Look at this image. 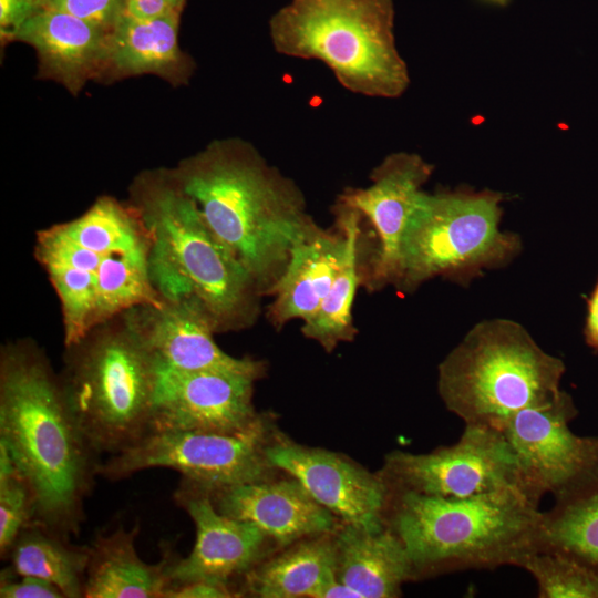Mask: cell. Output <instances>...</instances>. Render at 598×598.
Returning <instances> with one entry per match:
<instances>
[{
	"mask_svg": "<svg viewBox=\"0 0 598 598\" xmlns=\"http://www.w3.org/2000/svg\"><path fill=\"white\" fill-rule=\"evenodd\" d=\"M0 442L33 493L35 519L78 536L99 455L68 403L60 374L30 339L1 346Z\"/></svg>",
	"mask_w": 598,
	"mask_h": 598,
	"instance_id": "6da1fadb",
	"label": "cell"
},
{
	"mask_svg": "<svg viewBox=\"0 0 598 598\" xmlns=\"http://www.w3.org/2000/svg\"><path fill=\"white\" fill-rule=\"evenodd\" d=\"M169 172L209 229L268 296L295 241L315 221L297 183L240 137L214 140Z\"/></svg>",
	"mask_w": 598,
	"mask_h": 598,
	"instance_id": "7a4b0ae2",
	"label": "cell"
},
{
	"mask_svg": "<svg viewBox=\"0 0 598 598\" xmlns=\"http://www.w3.org/2000/svg\"><path fill=\"white\" fill-rule=\"evenodd\" d=\"M151 246L136 207L110 195L37 233L33 252L60 301L64 347L135 307L163 303L151 280Z\"/></svg>",
	"mask_w": 598,
	"mask_h": 598,
	"instance_id": "3957f363",
	"label": "cell"
},
{
	"mask_svg": "<svg viewBox=\"0 0 598 598\" xmlns=\"http://www.w3.org/2000/svg\"><path fill=\"white\" fill-rule=\"evenodd\" d=\"M128 200L150 229V275L163 301L199 306L216 333L256 323L262 293L177 186L169 167L138 173Z\"/></svg>",
	"mask_w": 598,
	"mask_h": 598,
	"instance_id": "277c9868",
	"label": "cell"
},
{
	"mask_svg": "<svg viewBox=\"0 0 598 598\" xmlns=\"http://www.w3.org/2000/svg\"><path fill=\"white\" fill-rule=\"evenodd\" d=\"M542 517L539 506L516 488L466 498L390 491L385 526L404 545L415 579L517 567L538 549Z\"/></svg>",
	"mask_w": 598,
	"mask_h": 598,
	"instance_id": "5b68a950",
	"label": "cell"
},
{
	"mask_svg": "<svg viewBox=\"0 0 598 598\" xmlns=\"http://www.w3.org/2000/svg\"><path fill=\"white\" fill-rule=\"evenodd\" d=\"M269 35L279 54L321 61L351 93L396 99L410 85L392 0H291L271 17Z\"/></svg>",
	"mask_w": 598,
	"mask_h": 598,
	"instance_id": "8992f818",
	"label": "cell"
},
{
	"mask_svg": "<svg viewBox=\"0 0 598 598\" xmlns=\"http://www.w3.org/2000/svg\"><path fill=\"white\" fill-rule=\"evenodd\" d=\"M60 380L97 455L116 454L150 432L157 359L125 312L65 347Z\"/></svg>",
	"mask_w": 598,
	"mask_h": 598,
	"instance_id": "52a82bcc",
	"label": "cell"
},
{
	"mask_svg": "<svg viewBox=\"0 0 598 598\" xmlns=\"http://www.w3.org/2000/svg\"><path fill=\"white\" fill-rule=\"evenodd\" d=\"M565 371L563 360L544 351L522 324L488 319L439 364L437 391L464 424L502 431L517 412L553 400Z\"/></svg>",
	"mask_w": 598,
	"mask_h": 598,
	"instance_id": "ba28073f",
	"label": "cell"
},
{
	"mask_svg": "<svg viewBox=\"0 0 598 598\" xmlns=\"http://www.w3.org/2000/svg\"><path fill=\"white\" fill-rule=\"evenodd\" d=\"M503 198L491 189L423 192L401 240L398 291L413 292L436 277L467 283L509 264L522 239L499 228Z\"/></svg>",
	"mask_w": 598,
	"mask_h": 598,
	"instance_id": "9c48e42d",
	"label": "cell"
},
{
	"mask_svg": "<svg viewBox=\"0 0 598 598\" xmlns=\"http://www.w3.org/2000/svg\"><path fill=\"white\" fill-rule=\"evenodd\" d=\"M269 422L262 415L237 433L203 431L148 432L97 465V476L120 481L156 467L177 471L207 489L270 480L267 460Z\"/></svg>",
	"mask_w": 598,
	"mask_h": 598,
	"instance_id": "30bf717a",
	"label": "cell"
},
{
	"mask_svg": "<svg viewBox=\"0 0 598 598\" xmlns=\"http://www.w3.org/2000/svg\"><path fill=\"white\" fill-rule=\"evenodd\" d=\"M576 415L571 396L561 390L549 402L517 412L502 430L523 492L536 506L546 494L561 504L598 485V436L575 434L569 423Z\"/></svg>",
	"mask_w": 598,
	"mask_h": 598,
	"instance_id": "8fae6325",
	"label": "cell"
},
{
	"mask_svg": "<svg viewBox=\"0 0 598 598\" xmlns=\"http://www.w3.org/2000/svg\"><path fill=\"white\" fill-rule=\"evenodd\" d=\"M380 474L393 492L446 498L508 488L524 494L517 460L505 435L477 424H465L457 442L450 446L419 454L401 450L388 453Z\"/></svg>",
	"mask_w": 598,
	"mask_h": 598,
	"instance_id": "7c38bea8",
	"label": "cell"
},
{
	"mask_svg": "<svg viewBox=\"0 0 598 598\" xmlns=\"http://www.w3.org/2000/svg\"><path fill=\"white\" fill-rule=\"evenodd\" d=\"M255 378L225 371H184L157 360L150 432L203 431L237 433L259 417Z\"/></svg>",
	"mask_w": 598,
	"mask_h": 598,
	"instance_id": "4fadbf2b",
	"label": "cell"
},
{
	"mask_svg": "<svg viewBox=\"0 0 598 598\" xmlns=\"http://www.w3.org/2000/svg\"><path fill=\"white\" fill-rule=\"evenodd\" d=\"M433 171L419 154L395 152L372 169L368 187H350L339 195L338 200L360 212L375 233V251L365 280L370 290L395 285L401 240Z\"/></svg>",
	"mask_w": 598,
	"mask_h": 598,
	"instance_id": "5bb4252c",
	"label": "cell"
},
{
	"mask_svg": "<svg viewBox=\"0 0 598 598\" xmlns=\"http://www.w3.org/2000/svg\"><path fill=\"white\" fill-rule=\"evenodd\" d=\"M173 498L193 519L196 540L188 556L173 553L169 587L194 581L229 587L262 560L270 538L254 524L219 513L209 489L182 477Z\"/></svg>",
	"mask_w": 598,
	"mask_h": 598,
	"instance_id": "9a60e30c",
	"label": "cell"
},
{
	"mask_svg": "<svg viewBox=\"0 0 598 598\" xmlns=\"http://www.w3.org/2000/svg\"><path fill=\"white\" fill-rule=\"evenodd\" d=\"M266 456L344 524L369 532L385 527L390 488L380 473L372 474L337 453L289 441L269 443Z\"/></svg>",
	"mask_w": 598,
	"mask_h": 598,
	"instance_id": "2e32d148",
	"label": "cell"
},
{
	"mask_svg": "<svg viewBox=\"0 0 598 598\" xmlns=\"http://www.w3.org/2000/svg\"><path fill=\"white\" fill-rule=\"evenodd\" d=\"M133 328L158 362L184 371H225L262 378L266 364L235 358L221 350L205 311L188 302L163 301L125 312Z\"/></svg>",
	"mask_w": 598,
	"mask_h": 598,
	"instance_id": "e0dca14e",
	"label": "cell"
},
{
	"mask_svg": "<svg viewBox=\"0 0 598 598\" xmlns=\"http://www.w3.org/2000/svg\"><path fill=\"white\" fill-rule=\"evenodd\" d=\"M216 509L254 524L278 546L334 532V515L296 478L243 483L209 491Z\"/></svg>",
	"mask_w": 598,
	"mask_h": 598,
	"instance_id": "ac0fdd59",
	"label": "cell"
},
{
	"mask_svg": "<svg viewBox=\"0 0 598 598\" xmlns=\"http://www.w3.org/2000/svg\"><path fill=\"white\" fill-rule=\"evenodd\" d=\"M109 32L69 12L47 8L22 27L17 41L34 49L38 79L54 81L76 96L87 82H96Z\"/></svg>",
	"mask_w": 598,
	"mask_h": 598,
	"instance_id": "d6986e66",
	"label": "cell"
},
{
	"mask_svg": "<svg viewBox=\"0 0 598 598\" xmlns=\"http://www.w3.org/2000/svg\"><path fill=\"white\" fill-rule=\"evenodd\" d=\"M181 19L182 13L143 20L125 12L109 32L96 83L151 74L172 86L187 85L196 63L178 44Z\"/></svg>",
	"mask_w": 598,
	"mask_h": 598,
	"instance_id": "ffe728a7",
	"label": "cell"
},
{
	"mask_svg": "<svg viewBox=\"0 0 598 598\" xmlns=\"http://www.w3.org/2000/svg\"><path fill=\"white\" fill-rule=\"evenodd\" d=\"M346 249V235L336 223V229H326L313 221L295 241L283 272L270 288L267 318L278 330L288 322L309 320L326 298L341 265Z\"/></svg>",
	"mask_w": 598,
	"mask_h": 598,
	"instance_id": "44dd1931",
	"label": "cell"
},
{
	"mask_svg": "<svg viewBox=\"0 0 598 598\" xmlns=\"http://www.w3.org/2000/svg\"><path fill=\"white\" fill-rule=\"evenodd\" d=\"M140 523L131 529L118 526L109 535L99 534L90 546L84 581L85 598H163L169 587L171 546L163 547L156 564L140 558L135 538Z\"/></svg>",
	"mask_w": 598,
	"mask_h": 598,
	"instance_id": "7402d4cb",
	"label": "cell"
},
{
	"mask_svg": "<svg viewBox=\"0 0 598 598\" xmlns=\"http://www.w3.org/2000/svg\"><path fill=\"white\" fill-rule=\"evenodd\" d=\"M337 579L360 598H393L414 579L413 567L400 538L389 528L369 532L344 524L333 536Z\"/></svg>",
	"mask_w": 598,
	"mask_h": 598,
	"instance_id": "603a6c76",
	"label": "cell"
},
{
	"mask_svg": "<svg viewBox=\"0 0 598 598\" xmlns=\"http://www.w3.org/2000/svg\"><path fill=\"white\" fill-rule=\"evenodd\" d=\"M337 553L330 533L303 538L244 575L245 588L261 598H318L336 576Z\"/></svg>",
	"mask_w": 598,
	"mask_h": 598,
	"instance_id": "cb8c5ba5",
	"label": "cell"
},
{
	"mask_svg": "<svg viewBox=\"0 0 598 598\" xmlns=\"http://www.w3.org/2000/svg\"><path fill=\"white\" fill-rule=\"evenodd\" d=\"M336 223L346 235V249L331 287L317 312L302 322L301 332L330 353L339 343L354 340L358 329L352 308L358 287L365 283L367 272L360 268V246L364 217L357 209L337 199Z\"/></svg>",
	"mask_w": 598,
	"mask_h": 598,
	"instance_id": "d4e9b609",
	"label": "cell"
},
{
	"mask_svg": "<svg viewBox=\"0 0 598 598\" xmlns=\"http://www.w3.org/2000/svg\"><path fill=\"white\" fill-rule=\"evenodd\" d=\"M8 557L12 574L50 581L64 598L84 597L90 546L73 545L70 537L33 519L21 530Z\"/></svg>",
	"mask_w": 598,
	"mask_h": 598,
	"instance_id": "484cf974",
	"label": "cell"
},
{
	"mask_svg": "<svg viewBox=\"0 0 598 598\" xmlns=\"http://www.w3.org/2000/svg\"><path fill=\"white\" fill-rule=\"evenodd\" d=\"M568 551L598 571V485L543 512L538 549Z\"/></svg>",
	"mask_w": 598,
	"mask_h": 598,
	"instance_id": "4316f807",
	"label": "cell"
},
{
	"mask_svg": "<svg viewBox=\"0 0 598 598\" xmlns=\"http://www.w3.org/2000/svg\"><path fill=\"white\" fill-rule=\"evenodd\" d=\"M517 567L535 579L539 598H598V571L568 551L535 549Z\"/></svg>",
	"mask_w": 598,
	"mask_h": 598,
	"instance_id": "83f0119b",
	"label": "cell"
},
{
	"mask_svg": "<svg viewBox=\"0 0 598 598\" xmlns=\"http://www.w3.org/2000/svg\"><path fill=\"white\" fill-rule=\"evenodd\" d=\"M35 519L33 493L12 463L0 466V556L8 558L21 530Z\"/></svg>",
	"mask_w": 598,
	"mask_h": 598,
	"instance_id": "f1b7e54d",
	"label": "cell"
},
{
	"mask_svg": "<svg viewBox=\"0 0 598 598\" xmlns=\"http://www.w3.org/2000/svg\"><path fill=\"white\" fill-rule=\"evenodd\" d=\"M48 8L69 12L111 31L126 12V0H47Z\"/></svg>",
	"mask_w": 598,
	"mask_h": 598,
	"instance_id": "f546056e",
	"label": "cell"
},
{
	"mask_svg": "<svg viewBox=\"0 0 598 598\" xmlns=\"http://www.w3.org/2000/svg\"><path fill=\"white\" fill-rule=\"evenodd\" d=\"M47 8V0H0L1 48L16 42L22 27Z\"/></svg>",
	"mask_w": 598,
	"mask_h": 598,
	"instance_id": "4dcf8cb0",
	"label": "cell"
},
{
	"mask_svg": "<svg viewBox=\"0 0 598 598\" xmlns=\"http://www.w3.org/2000/svg\"><path fill=\"white\" fill-rule=\"evenodd\" d=\"M1 598H64L62 591L52 582L31 576H18L9 568L0 575Z\"/></svg>",
	"mask_w": 598,
	"mask_h": 598,
	"instance_id": "1f68e13d",
	"label": "cell"
},
{
	"mask_svg": "<svg viewBox=\"0 0 598 598\" xmlns=\"http://www.w3.org/2000/svg\"><path fill=\"white\" fill-rule=\"evenodd\" d=\"M188 0H127L126 13L136 19H156L184 12Z\"/></svg>",
	"mask_w": 598,
	"mask_h": 598,
	"instance_id": "d6a6232c",
	"label": "cell"
},
{
	"mask_svg": "<svg viewBox=\"0 0 598 598\" xmlns=\"http://www.w3.org/2000/svg\"><path fill=\"white\" fill-rule=\"evenodd\" d=\"M237 596L229 587L194 581L168 587L163 598H228Z\"/></svg>",
	"mask_w": 598,
	"mask_h": 598,
	"instance_id": "836d02e7",
	"label": "cell"
},
{
	"mask_svg": "<svg viewBox=\"0 0 598 598\" xmlns=\"http://www.w3.org/2000/svg\"><path fill=\"white\" fill-rule=\"evenodd\" d=\"M584 332L587 344L598 351V281L588 300V312Z\"/></svg>",
	"mask_w": 598,
	"mask_h": 598,
	"instance_id": "e575fe53",
	"label": "cell"
},
{
	"mask_svg": "<svg viewBox=\"0 0 598 598\" xmlns=\"http://www.w3.org/2000/svg\"><path fill=\"white\" fill-rule=\"evenodd\" d=\"M318 598H360V596L336 578L321 590Z\"/></svg>",
	"mask_w": 598,
	"mask_h": 598,
	"instance_id": "d590c367",
	"label": "cell"
},
{
	"mask_svg": "<svg viewBox=\"0 0 598 598\" xmlns=\"http://www.w3.org/2000/svg\"><path fill=\"white\" fill-rule=\"evenodd\" d=\"M126 2H127V0H126Z\"/></svg>",
	"mask_w": 598,
	"mask_h": 598,
	"instance_id": "8d00e7d4",
	"label": "cell"
}]
</instances>
